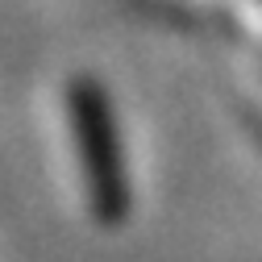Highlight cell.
Instances as JSON below:
<instances>
[{
    "label": "cell",
    "instance_id": "obj_1",
    "mask_svg": "<svg viewBox=\"0 0 262 262\" xmlns=\"http://www.w3.org/2000/svg\"><path fill=\"white\" fill-rule=\"evenodd\" d=\"M71 117L83 134V158H88V183H92L96 212L104 221H117L125 212V179H121V158L113 142V117L92 83L71 88Z\"/></svg>",
    "mask_w": 262,
    "mask_h": 262
}]
</instances>
